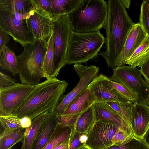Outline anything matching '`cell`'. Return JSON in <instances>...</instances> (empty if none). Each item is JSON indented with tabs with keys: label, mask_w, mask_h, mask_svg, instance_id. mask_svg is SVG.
I'll return each mask as SVG.
<instances>
[{
	"label": "cell",
	"mask_w": 149,
	"mask_h": 149,
	"mask_svg": "<svg viewBox=\"0 0 149 149\" xmlns=\"http://www.w3.org/2000/svg\"><path fill=\"white\" fill-rule=\"evenodd\" d=\"M108 14L105 26V50L99 55L113 69L124 65L123 54L128 35L134 25L120 0H108Z\"/></svg>",
	"instance_id": "cell-1"
},
{
	"label": "cell",
	"mask_w": 149,
	"mask_h": 149,
	"mask_svg": "<svg viewBox=\"0 0 149 149\" xmlns=\"http://www.w3.org/2000/svg\"><path fill=\"white\" fill-rule=\"evenodd\" d=\"M68 85L66 81L60 80L56 77L47 79L35 86L12 113L20 118L27 116L32 120L43 113L55 110Z\"/></svg>",
	"instance_id": "cell-2"
},
{
	"label": "cell",
	"mask_w": 149,
	"mask_h": 149,
	"mask_svg": "<svg viewBox=\"0 0 149 149\" xmlns=\"http://www.w3.org/2000/svg\"><path fill=\"white\" fill-rule=\"evenodd\" d=\"M108 14L107 1L83 0L69 14L72 30L80 33L99 31L105 28Z\"/></svg>",
	"instance_id": "cell-3"
},
{
	"label": "cell",
	"mask_w": 149,
	"mask_h": 149,
	"mask_svg": "<svg viewBox=\"0 0 149 149\" xmlns=\"http://www.w3.org/2000/svg\"><path fill=\"white\" fill-rule=\"evenodd\" d=\"M105 40L100 31L80 33L72 31L66 54L67 64L82 63L96 59Z\"/></svg>",
	"instance_id": "cell-4"
},
{
	"label": "cell",
	"mask_w": 149,
	"mask_h": 149,
	"mask_svg": "<svg viewBox=\"0 0 149 149\" xmlns=\"http://www.w3.org/2000/svg\"><path fill=\"white\" fill-rule=\"evenodd\" d=\"M46 46L42 41L35 40L32 43L24 46L21 54L16 56L21 83L35 86L44 77L43 65Z\"/></svg>",
	"instance_id": "cell-5"
},
{
	"label": "cell",
	"mask_w": 149,
	"mask_h": 149,
	"mask_svg": "<svg viewBox=\"0 0 149 149\" xmlns=\"http://www.w3.org/2000/svg\"><path fill=\"white\" fill-rule=\"evenodd\" d=\"M113 70V74L109 79L124 84L136 93L138 99L135 103L148 106L149 85L142 77L140 70L137 67L127 65L117 67Z\"/></svg>",
	"instance_id": "cell-6"
},
{
	"label": "cell",
	"mask_w": 149,
	"mask_h": 149,
	"mask_svg": "<svg viewBox=\"0 0 149 149\" xmlns=\"http://www.w3.org/2000/svg\"><path fill=\"white\" fill-rule=\"evenodd\" d=\"M54 38V77L67 64L66 56L70 35L72 31L69 14L60 16L53 23Z\"/></svg>",
	"instance_id": "cell-7"
},
{
	"label": "cell",
	"mask_w": 149,
	"mask_h": 149,
	"mask_svg": "<svg viewBox=\"0 0 149 149\" xmlns=\"http://www.w3.org/2000/svg\"><path fill=\"white\" fill-rule=\"evenodd\" d=\"M119 127L110 121H96L86 134L84 146L89 149H105L111 146L115 132Z\"/></svg>",
	"instance_id": "cell-8"
},
{
	"label": "cell",
	"mask_w": 149,
	"mask_h": 149,
	"mask_svg": "<svg viewBox=\"0 0 149 149\" xmlns=\"http://www.w3.org/2000/svg\"><path fill=\"white\" fill-rule=\"evenodd\" d=\"M74 67L79 77V81L72 90L61 97L56 109L57 114L63 111L72 100L87 87L99 70V68L96 66H84L81 63L74 64Z\"/></svg>",
	"instance_id": "cell-9"
},
{
	"label": "cell",
	"mask_w": 149,
	"mask_h": 149,
	"mask_svg": "<svg viewBox=\"0 0 149 149\" xmlns=\"http://www.w3.org/2000/svg\"><path fill=\"white\" fill-rule=\"evenodd\" d=\"M0 28L23 47L33 43L35 38L29 29L26 19L19 20L7 12L0 10Z\"/></svg>",
	"instance_id": "cell-10"
},
{
	"label": "cell",
	"mask_w": 149,
	"mask_h": 149,
	"mask_svg": "<svg viewBox=\"0 0 149 149\" xmlns=\"http://www.w3.org/2000/svg\"><path fill=\"white\" fill-rule=\"evenodd\" d=\"M34 86L16 83L0 90V116L11 114L22 103Z\"/></svg>",
	"instance_id": "cell-11"
},
{
	"label": "cell",
	"mask_w": 149,
	"mask_h": 149,
	"mask_svg": "<svg viewBox=\"0 0 149 149\" xmlns=\"http://www.w3.org/2000/svg\"><path fill=\"white\" fill-rule=\"evenodd\" d=\"M107 77L100 73L93 79L87 88L94 95L96 102H134L115 89H112Z\"/></svg>",
	"instance_id": "cell-12"
},
{
	"label": "cell",
	"mask_w": 149,
	"mask_h": 149,
	"mask_svg": "<svg viewBox=\"0 0 149 149\" xmlns=\"http://www.w3.org/2000/svg\"><path fill=\"white\" fill-rule=\"evenodd\" d=\"M29 17L26 19L27 26L35 40L43 42L46 46L53 33L54 22L33 8L29 12Z\"/></svg>",
	"instance_id": "cell-13"
},
{
	"label": "cell",
	"mask_w": 149,
	"mask_h": 149,
	"mask_svg": "<svg viewBox=\"0 0 149 149\" xmlns=\"http://www.w3.org/2000/svg\"><path fill=\"white\" fill-rule=\"evenodd\" d=\"M149 128V107L134 103L132 110L131 128L135 136L144 139Z\"/></svg>",
	"instance_id": "cell-14"
},
{
	"label": "cell",
	"mask_w": 149,
	"mask_h": 149,
	"mask_svg": "<svg viewBox=\"0 0 149 149\" xmlns=\"http://www.w3.org/2000/svg\"><path fill=\"white\" fill-rule=\"evenodd\" d=\"M58 123L56 110L49 112L42 123L32 149H42Z\"/></svg>",
	"instance_id": "cell-15"
},
{
	"label": "cell",
	"mask_w": 149,
	"mask_h": 149,
	"mask_svg": "<svg viewBox=\"0 0 149 149\" xmlns=\"http://www.w3.org/2000/svg\"><path fill=\"white\" fill-rule=\"evenodd\" d=\"M148 36L139 23H134L127 38L123 54L125 62L146 39Z\"/></svg>",
	"instance_id": "cell-16"
},
{
	"label": "cell",
	"mask_w": 149,
	"mask_h": 149,
	"mask_svg": "<svg viewBox=\"0 0 149 149\" xmlns=\"http://www.w3.org/2000/svg\"><path fill=\"white\" fill-rule=\"evenodd\" d=\"M96 102L94 95L86 87L74 98L60 114L67 116L80 114Z\"/></svg>",
	"instance_id": "cell-17"
},
{
	"label": "cell",
	"mask_w": 149,
	"mask_h": 149,
	"mask_svg": "<svg viewBox=\"0 0 149 149\" xmlns=\"http://www.w3.org/2000/svg\"><path fill=\"white\" fill-rule=\"evenodd\" d=\"M93 106L95 110L96 121L104 120L110 121L133 134L128 124L116 111L107 104L96 102Z\"/></svg>",
	"instance_id": "cell-18"
},
{
	"label": "cell",
	"mask_w": 149,
	"mask_h": 149,
	"mask_svg": "<svg viewBox=\"0 0 149 149\" xmlns=\"http://www.w3.org/2000/svg\"><path fill=\"white\" fill-rule=\"evenodd\" d=\"M49 113H43L32 120L31 125L25 129L21 149H32L40 127Z\"/></svg>",
	"instance_id": "cell-19"
},
{
	"label": "cell",
	"mask_w": 149,
	"mask_h": 149,
	"mask_svg": "<svg viewBox=\"0 0 149 149\" xmlns=\"http://www.w3.org/2000/svg\"><path fill=\"white\" fill-rule=\"evenodd\" d=\"M51 13L57 19L60 16L70 14L82 2L83 0H50Z\"/></svg>",
	"instance_id": "cell-20"
},
{
	"label": "cell",
	"mask_w": 149,
	"mask_h": 149,
	"mask_svg": "<svg viewBox=\"0 0 149 149\" xmlns=\"http://www.w3.org/2000/svg\"><path fill=\"white\" fill-rule=\"evenodd\" d=\"M33 8L30 0H0V10L12 15L16 13L27 14Z\"/></svg>",
	"instance_id": "cell-21"
},
{
	"label": "cell",
	"mask_w": 149,
	"mask_h": 149,
	"mask_svg": "<svg viewBox=\"0 0 149 149\" xmlns=\"http://www.w3.org/2000/svg\"><path fill=\"white\" fill-rule=\"evenodd\" d=\"M93 105L78 117L74 127L77 132L86 134L96 122V116Z\"/></svg>",
	"instance_id": "cell-22"
},
{
	"label": "cell",
	"mask_w": 149,
	"mask_h": 149,
	"mask_svg": "<svg viewBox=\"0 0 149 149\" xmlns=\"http://www.w3.org/2000/svg\"><path fill=\"white\" fill-rule=\"evenodd\" d=\"M73 127L59 122L47 143L42 149H52L58 144L69 139Z\"/></svg>",
	"instance_id": "cell-23"
},
{
	"label": "cell",
	"mask_w": 149,
	"mask_h": 149,
	"mask_svg": "<svg viewBox=\"0 0 149 149\" xmlns=\"http://www.w3.org/2000/svg\"><path fill=\"white\" fill-rule=\"evenodd\" d=\"M0 66L14 76L19 74L16 56L7 45L4 47L0 55Z\"/></svg>",
	"instance_id": "cell-24"
},
{
	"label": "cell",
	"mask_w": 149,
	"mask_h": 149,
	"mask_svg": "<svg viewBox=\"0 0 149 149\" xmlns=\"http://www.w3.org/2000/svg\"><path fill=\"white\" fill-rule=\"evenodd\" d=\"M149 58V37L125 62L133 67H140Z\"/></svg>",
	"instance_id": "cell-25"
},
{
	"label": "cell",
	"mask_w": 149,
	"mask_h": 149,
	"mask_svg": "<svg viewBox=\"0 0 149 149\" xmlns=\"http://www.w3.org/2000/svg\"><path fill=\"white\" fill-rule=\"evenodd\" d=\"M54 38L53 32L47 45L46 51L44 60V77L47 79L54 78Z\"/></svg>",
	"instance_id": "cell-26"
},
{
	"label": "cell",
	"mask_w": 149,
	"mask_h": 149,
	"mask_svg": "<svg viewBox=\"0 0 149 149\" xmlns=\"http://www.w3.org/2000/svg\"><path fill=\"white\" fill-rule=\"evenodd\" d=\"M25 129L12 132L3 131L0 135V149H11L19 142L22 141Z\"/></svg>",
	"instance_id": "cell-27"
},
{
	"label": "cell",
	"mask_w": 149,
	"mask_h": 149,
	"mask_svg": "<svg viewBox=\"0 0 149 149\" xmlns=\"http://www.w3.org/2000/svg\"><path fill=\"white\" fill-rule=\"evenodd\" d=\"M106 103L116 111L128 124L132 131L131 128L132 110L134 103L132 102H108Z\"/></svg>",
	"instance_id": "cell-28"
},
{
	"label": "cell",
	"mask_w": 149,
	"mask_h": 149,
	"mask_svg": "<svg viewBox=\"0 0 149 149\" xmlns=\"http://www.w3.org/2000/svg\"><path fill=\"white\" fill-rule=\"evenodd\" d=\"M0 122L3 131L13 132L23 129L20 123V118L12 113L0 116Z\"/></svg>",
	"instance_id": "cell-29"
},
{
	"label": "cell",
	"mask_w": 149,
	"mask_h": 149,
	"mask_svg": "<svg viewBox=\"0 0 149 149\" xmlns=\"http://www.w3.org/2000/svg\"><path fill=\"white\" fill-rule=\"evenodd\" d=\"M105 149H149V144L144 139L134 136L128 141L121 146L114 144Z\"/></svg>",
	"instance_id": "cell-30"
},
{
	"label": "cell",
	"mask_w": 149,
	"mask_h": 149,
	"mask_svg": "<svg viewBox=\"0 0 149 149\" xmlns=\"http://www.w3.org/2000/svg\"><path fill=\"white\" fill-rule=\"evenodd\" d=\"M86 139V134L77 132L74 127L69 139V149H81L84 146Z\"/></svg>",
	"instance_id": "cell-31"
},
{
	"label": "cell",
	"mask_w": 149,
	"mask_h": 149,
	"mask_svg": "<svg viewBox=\"0 0 149 149\" xmlns=\"http://www.w3.org/2000/svg\"><path fill=\"white\" fill-rule=\"evenodd\" d=\"M134 136L132 132L119 127L116 130L113 136V145L121 146L128 141Z\"/></svg>",
	"instance_id": "cell-32"
},
{
	"label": "cell",
	"mask_w": 149,
	"mask_h": 149,
	"mask_svg": "<svg viewBox=\"0 0 149 149\" xmlns=\"http://www.w3.org/2000/svg\"><path fill=\"white\" fill-rule=\"evenodd\" d=\"M108 80L111 84L112 89H115L127 98L135 103L138 100L137 95L133 92L124 84L114 82L108 78Z\"/></svg>",
	"instance_id": "cell-33"
},
{
	"label": "cell",
	"mask_w": 149,
	"mask_h": 149,
	"mask_svg": "<svg viewBox=\"0 0 149 149\" xmlns=\"http://www.w3.org/2000/svg\"><path fill=\"white\" fill-rule=\"evenodd\" d=\"M139 23L149 37V10L145 0L141 6Z\"/></svg>",
	"instance_id": "cell-34"
},
{
	"label": "cell",
	"mask_w": 149,
	"mask_h": 149,
	"mask_svg": "<svg viewBox=\"0 0 149 149\" xmlns=\"http://www.w3.org/2000/svg\"><path fill=\"white\" fill-rule=\"evenodd\" d=\"M80 115L67 116L59 114H57V116L59 123L65 126L73 127Z\"/></svg>",
	"instance_id": "cell-35"
},
{
	"label": "cell",
	"mask_w": 149,
	"mask_h": 149,
	"mask_svg": "<svg viewBox=\"0 0 149 149\" xmlns=\"http://www.w3.org/2000/svg\"><path fill=\"white\" fill-rule=\"evenodd\" d=\"M16 83L15 80L9 76L0 72V90L13 86Z\"/></svg>",
	"instance_id": "cell-36"
},
{
	"label": "cell",
	"mask_w": 149,
	"mask_h": 149,
	"mask_svg": "<svg viewBox=\"0 0 149 149\" xmlns=\"http://www.w3.org/2000/svg\"><path fill=\"white\" fill-rule=\"evenodd\" d=\"M10 38L9 35L0 28V55L4 47L9 42Z\"/></svg>",
	"instance_id": "cell-37"
},
{
	"label": "cell",
	"mask_w": 149,
	"mask_h": 149,
	"mask_svg": "<svg viewBox=\"0 0 149 149\" xmlns=\"http://www.w3.org/2000/svg\"><path fill=\"white\" fill-rule=\"evenodd\" d=\"M140 67L141 74L144 77L145 81L149 85V58Z\"/></svg>",
	"instance_id": "cell-38"
},
{
	"label": "cell",
	"mask_w": 149,
	"mask_h": 149,
	"mask_svg": "<svg viewBox=\"0 0 149 149\" xmlns=\"http://www.w3.org/2000/svg\"><path fill=\"white\" fill-rule=\"evenodd\" d=\"M32 120L29 117L24 116L20 118V123L23 129L29 127L31 125Z\"/></svg>",
	"instance_id": "cell-39"
},
{
	"label": "cell",
	"mask_w": 149,
	"mask_h": 149,
	"mask_svg": "<svg viewBox=\"0 0 149 149\" xmlns=\"http://www.w3.org/2000/svg\"><path fill=\"white\" fill-rule=\"evenodd\" d=\"M69 139L63 142L58 144L52 149H69Z\"/></svg>",
	"instance_id": "cell-40"
},
{
	"label": "cell",
	"mask_w": 149,
	"mask_h": 149,
	"mask_svg": "<svg viewBox=\"0 0 149 149\" xmlns=\"http://www.w3.org/2000/svg\"><path fill=\"white\" fill-rule=\"evenodd\" d=\"M123 6L126 9H128L131 4V1L130 0H120Z\"/></svg>",
	"instance_id": "cell-41"
},
{
	"label": "cell",
	"mask_w": 149,
	"mask_h": 149,
	"mask_svg": "<svg viewBox=\"0 0 149 149\" xmlns=\"http://www.w3.org/2000/svg\"><path fill=\"white\" fill-rule=\"evenodd\" d=\"M144 138L146 142L149 144V128L145 134Z\"/></svg>",
	"instance_id": "cell-42"
},
{
	"label": "cell",
	"mask_w": 149,
	"mask_h": 149,
	"mask_svg": "<svg viewBox=\"0 0 149 149\" xmlns=\"http://www.w3.org/2000/svg\"><path fill=\"white\" fill-rule=\"evenodd\" d=\"M149 10V0H145Z\"/></svg>",
	"instance_id": "cell-43"
},
{
	"label": "cell",
	"mask_w": 149,
	"mask_h": 149,
	"mask_svg": "<svg viewBox=\"0 0 149 149\" xmlns=\"http://www.w3.org/2000/svg\"><path fill=\"white\" fill-rule=\"evenodd\" d=\"M80 149H89L86 147L84 146Z\"/></svg>",
	"instance_id": "cell-44"
},
{
	"label": "cell",
	"mask_w": 149,
	"mask_h": 149,
	"mask_svg": "<svg viewBox=\"0 0 149 149\" xmlns=\"http://www.w3.org/2000/svg\"><path fill=\"white\" fill-rule=\"evenodd\" d=\"M148 106L149 107V97H148Z\"/></svg>",
	"instance_id": "cell-45"
}]
</instances>
